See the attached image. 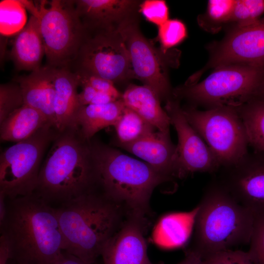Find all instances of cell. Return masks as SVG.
I'll return each mask as SVG.
<instances>
[{
  "instance_id": "cell-1",
  "label": "cell",
  "mask_w": 264,
  "mask_h": 264,
  "mask_svg": "<svg viewBox=\"0 0 264 264\" xmlns=\"http://www.w3.org/2000/svg\"><path fill=\"white\" fill-rule=\"evenodd\" d=\"M0 228L18 264H52L65 250L56 209L35 193L8 199Z\"/></svg>"
},
{
  "instance_id": "cell-2",
  "label": "cell",
  "mask_w": 264,
  "mask_h": 264,
  "mask_svg": "<svg viewBox=\"0 0 264 264\" xmlns=\"http://www.w3.org/2000/svg\"><path fill=\"white\" fill-rule=\"evenodd\" d=\"M90 140L85 139L77 128L59 132L40 169L34 193L48 204H63L94 191L96 175Z\"/></svg>"
},
{
  "instance_id": "cell-3",
  "label": "cell",
  "mask_w": 264,
  "mask_h": 264,
  "mask_svg": "<svg viewBox=\"0 0 264 264\" xmlns=\"http://www.w3.org/2000/svg\"><path fill=\"white\" fill-rule=\"evenodd\" d=\"M56 209L65 251L90 264H95L128 215L121 206L95 191Z\"/></svg>"
},
{
  "instance_id": "cell-4",
  "label": "cell",
  "mask_w": 264,
  "mask_h": 264,
  "mask_svg": "<svg viewBox=\"0 0 264 264\" xmlns=\"http://www.w3.org/2000/svg\"><path fill=\"white\" fill-rule=\"evenodd\" d=\"M96 175V187L128 214L147 217L155 188L170 178L151 166L100 142L90 140Z\"/></svg>"
},
{
  "instance_id": "cell-5",
  "label": "cell",
  "mask_w": 264,
  "mask_h": 264,
  "mask_svg": "<svg viewBox=\"0 0 264 264\" xmlns=\"http://www.w3.org/2000/svg\"><path fill=\"white\" fill-rule=\"evenodd\" d=\"M197 206L191 249L202 258L249 243L256 217L216 180L207 187Z\"/></svg>"
},
{
  "instance_id": "cell-6",
  "label": "cell",
  "mask_w": 264,
  "mask_h": 264,
  "mask_svg": "<svg viewBox=\"0 0 264 264\" xmlns=\"http://www.w3.org/2000/svg\"><path fill=\"white\" fill-rule=\"evenodd\" d=\"M199 83L180 86L174 97L194 107L238 108L253 98L264 80V68L244 64L221 66Z\"/></svg>"
},
{
  "instance_id": "cell-7",
  "label": "cell",
  "mask_w": 264,
  "mask_h": 264,
  "mask_svg": "<svg viewBox=\"0 0 264 264\" xmlns=\"http://www.w3.org/2000/svg\"><path fill=\"white\" fill-rule=\"evenodd\" d=\"M38 21L47 66L70 68L86 36L73 0L41 1L37 5L22 1Z\"/></svg>"
},
{
  "instance_id": "cell-8",
  "label": "cell",
  "mask_w": 264,
  "mask_h": 264,
  "mask_svg": "<svg viewBox=\"0 0 264 264\" xmlns=\"http://www.w3.org/2000/svg\"><path fill=\"white\" fill-rule=\"evenodd\" d=\"M182 109L187 120L211 150L220 168L236 164L248 154L246 132L236 108L200 110L189 105Z\"/></svg>"
},
{
  "instance_id": "cell-9",
  "label": "cell",
  "mask_w": 264,
  "mask_h": 264,
  "mask_svg": "<svg viewBox=\"0 0 264 264\" xmlns=\"http://www.w3.org/2000/svg\"><path fill=\"white\" fill-rule=\"evenodd\" d=\"M59 132L48 124L28 138L17 142L1 154L0 192L7 198L34 193L44 152Z\"/></svg>"
},
{
  "instance_id": "cell-10",
  "label": "cell",
  "mask_w": 264,
  "mask_h": 264,
  "mask_svg": "<svg viewBox=\"0 0 264 264\" xmlns=\"http://www.w3.org/2000/svg\"><path fill=\"white\" fill-rule=\"evenodd\" d=\"M71 67L115 84L134 78L130 57L118 30L87 32Z\"/></svg>"
},
{
  "instance_id": "cell-11",
  "label": "cell",
  "mask_w": 264,
  "mask_h": 264,
  "mask_svg": "<svg viewBox=\"0 0 264 264\" xmlns=\"http://www.w3.org/2000/svg\"><path fill=\"white\" fill-rule=\"evenodd\" d=\"M118 31L128 50L134 79L153 89L160 100L173 98L167 72V52L155 47L143 35L138 18L125 22Z\"/></svg>"
},
{
  "instance_id": "cell-12",
  "label": "cell",
  "mask_w": 264,
  "mask_h": 264,
  "mask_svg": "<svg viewBox=\"0 0 264 264\" xmlns=\"http://www.w3.org/2000/svg\"><path fill=\"white\" fill-rule=\"evenodd\" d=\"M173 97L166 101L165 110L177 134L175 163L178 178L195 172L214 173L220 166L213 153L187 120L179 104Z\"/></svg>"
},
{
  "instance_id": "cell-13",
  "label": "cell",
  "mask_w": 264,
  "mask_h": 264,
  "mask_svg": "<svg viewBox=\"0 0 264 264\" xmlns=\"http://www.w3.org/2000/svg\"><path fill=\"white\" fill-rule=\"evenodd\" d=\"M219 170L216 181L256 218L264 216V153H248L236 164Z\"/></svg>"
},
{
  "instance_id": "cell-14",
  "label": "cell",
  "mask_w": 264,
  "mask_h": 264,
  "mask_svg": "<svg viewBox=\"0 0 264 264\" xmlns=\"http://www.w3.org/2000/svg\"><path fill=\"white\" fill-rule=\"evenodd\" d=\"M234 64L264 68V17L248 25L235 26L213 48L207 65L192 78L197 82L207 69Z\"/></svg>"
},
{
  "instance_id": "cell-15",
  "label": "cell",
  "mask_w": 264,
  "mask_h": 264,
  "mask_svg": "<svg viewBox=\"0 0 264 264\" xmlns=\"http://www.w3.org/2000/svg\"><path fill=\"white\" fill-rule=\"evenodd\" d=\"M148 226V218L129 214L104 245L103 264H154L148 256L145 237Z\"/></svg>"
},
{
  "instance_id": "cell-16",
  "label": "cell",
  "mask_w": 264,
  "mask_h": 264,
  "mask_svg": "<svg viewBox=\"0 0 264 264\" xmlns=\"http://www.w3.org/2000/svg\"><path fill=\"white\" fill-rule=\"evenodd\" d=\"M75 9L87 32L118 30L137 17L141 1L135 0H75Z\"/></svg>"
},
{
  "instance_id": "cell-17",
  "label": "cell",
  "mask_w": 264,
  "mask_h": 264,
  "mask_svg": "<svg viewBox=\"0 0 264 264\" xmlns=\"http://www.w3.org/2000/svg\"><path fill=\"white\" fill-rule=\"evenodd\" d=\"M117 145L143 159L171 179L178 177L175 163L176 145L172 142L170 134L154 131L133 142Z\"/></svg>"
},
{
  "instance_id": "cell-18",
  "label": "cell",
  "mask_w": 264,
  "mask_h": 264,
  "mask_svg": "<svg viewBox=\"0 0 264 264\" xmlns=\"http://www.w3.org/2000/svg\"><path fill=\"white\" fill-rule=\"evenodd\" d=\"M15 81L22 90L24 104L40 111L55 128L53 68L41 66L28 75L17 77Z\"/></svg>"
},
{
  "instance_id": "cell-19",
  "label": "cell",
  "mask_w": 264,
  "mask_h": 264,
  "mask_svg": "<svg viewBox=\"0 0 264 264\" xmlns=\"http://www.w3.org/2000/svg\"><path fill=\"white\" fill-rule=\"evenodd\" d=\"M55 96V128L60 132L77 128L76 116L81 107L78 99V78L69 68H53Z\"/></svg>"
},
{
  "instance_id": "cell-20",
  "label": "cell",
  "mask_w": 264,
  "mask_h": 264,
  "mask_svg": "<svg viewBox=\"0 0 264 264\" xmlns=\"http://www.w3.org/2000/svg\"><path fill=\"white\" fill-rule=\"evenodd\" d=\"M125 107L137 113L158 131L170 134V117L157 93L146 85H130L122 94Z\"/></svg>"
},
{
  "instance_id": "cell-21",
  "label": "cell",
  "mask_w": 264,
  "mask_h": 264,
  "mask_svg": "<svg viewBox=\"0 0 264 264\" xmlns=\"http://www.w3.org/2000/svg\"><path fill=\"white\" fill-rule=\"evenodd\" d=\"M11 57L19 70H36L40 68L45 54L43 40L37 18L32 15L24 27L15 37Z\"/></svg>"
},
{
  "instance_id": "cell-22",
  "label": "cell",
  "mask_w": 264,
  "mask_h": 264,
  "mask_svg": "<svg viewBox=\"0 0 264 264\" xmlns=\"http://www.w3.org/2000/svg\"><path fill=\"white\" fill-rule=\"evenodd\" d=\"M198 209L197 206L190 211L170 213L162 216L153 230L154 242L163 248L184 245L194 227Z\"/></svg>"
},
{
  "instance_id": "cell-23",
  "label": "cell",
  "mask_w": 264,
  "mask_h": 264,
  "mask_svg": "<svg viewBox=\"0 0 264 264\" xmlns=\"http://www.w3.org/2000/svg\"><path fill=\"white\" fill-rule=\"evenodd\" d=\"M125 106L121 99L104 105L81 107L76 116V126L81 136L89 141L100 130L114 126Z\"/></svg>"
},
{
  "instance_id": "cell-24",
  "label": "cell",
  "mask_w": 264,
  "mask_h": 264,
  "mask_svg": "<svg viewBox=\"0 0 264 264\" xmlns=\"http://www.w3.org/2000/svg\"><path fill=\"white\" fill-rule=\"evenodd\" d=\"M0 124L1 140L19 142L50 123L40 111L24 104Z\"/></svg>"
},
{
  "instance_id": "cell-25",
  "label": "cell",
  "mask_w": 264,
  "mask_h": 264,
  "mask_svg": "<svg viewBox=\"0 0 264 264\" xmlns=\"http://www.w3.org/2000/svg\"><path fill=\"white\" fill-rule=\"evenodd\" d=\"M243 124L249 146L264 153V101L252 98L236 109Z\"/></svg>"
},
{
  "instance_id": "cell-26",
  "label": "cell",
  "mask_w": 264,
  "mask_h": 264,
  "mask_svg": "<svg viewBox=\"0 0 264 264\" xmlns=\"http://www.w3.org/2000/svg\"><path fill=\"white\" fill-rule=\"evenodd\" d=\"M113 126L117 137V144L133 142L156 130L137 113L126 107Z\"/></svg>"
},
{
  "instance_id": "cell-27",
  "label": "cell",
  "mask_w": 264,
  "mask_h": 264,
  "mask_svg": "<svg viewBox=\"0 0 264 264\" xmlns=\"http://www.w3.org/2000/svg\"><path fill=\"white\" fill-rule=\"evenodd\" d=\"M25 21L24 6L21 1H1L0 32L2 34L7 35L19 32L25 26Z\"/></svg>"
},
{
  "instance_id": "cell-28",
  "label": "cell",
  "mask_w": 264,
  "mask_h": 264,
  "mask_svg": "<svg viewBox=\"0 0 264 264\" xmlns=\"http://www.w3.org/2000/svg\"><path fill=\"white\" fill-rule=\"evenodd\" d=\"M264 14V0H236L230 22L236 26L252 24L261 19Z\"/></svg>"
},
{
  "instance_id": "cell-29",
  "label": "cell",
  "mask_w": 264,
  "mask_h": 264,
  "mask_svg": "<svg viewBox=\"0 0 264 264\" xmlns=\"http://www.w3.org/2000/svg\"><path fill=\"white\" fill-rule=\"evenodd\" d=\"M187 36V31L185 24L176 19H169L158 26L157 38L160 49L164 52L179 44Z\"/></svg>"
},
{
  "instance_id": "cell-30",
  "label": "cell",
  "mask_w": 264,
  "mask_h": 264,
  "mask_svg": "<svg viewBox=\"0 0 264 264\" xmlns=\"http://www.w3.org/2000/svg\"><path fill=\"white\" fill-rule=\"evenodd\" d=\"M23 105L22 90L17 83L0 85V123Z\"/></svg>"
},
{
  "instance_id": "cell-31",
  "label": "cell",
  "mask_w": 264,
  "mask_h": 264,
  "mask_svg": "<svg viewBox=\"0 0 264 264\" xmlns=\"http://www.w3.org/2000/svg\"><path fill=\"white\" fill-rule=\"evenodd\" d=\"M235 1L232 0H209L204 18L202 21H199V22L207 20L208 26L210 23L211 25H220L230 22ZM205 23L206 22L201 24Z\"/></svg>"
},
{
  "instance_id": "cell-32",
  "label": "cell",
  "mask_w": 264,
  "mask_h": 264,
  "mask_svg": "<svg viewBox=\"0 0 264 264\" xmlns=\"http://www.w3.org/2000/svg\"><path fill=\"white\" fill-rule=\"evenodd\" d=\"M139 11L149 22L161 25L169 20V8L164 0H145L139 6Z\"/></svg>"
},
{
  "instance_id": "cell-33",
  "label": "cell",
  "mask_w": 264,
  "mask_h": 264,
  "mask_svg": "<svg viewBox=\"0 0 264 264\" xmlns=\"http://www.w3.org/2000/svg\"><path fill=\"white\" fill-rule=\"evenodd\" d=\"M247 251L253 264H264V216L256 218Z\"/></svg>"
},
{
  "instance_id": "cell-34",
  "label": "cell",
  "mask_w": 264,
  "mask_h": 264,
  "mask_svg": "<svg viewBox=\"0 0 264 264\" xmlns=\"http://www.w3.org/2000/svg\"><path fill=\"white\" fill-rule=\"evenodd\" d=\"M204 264H253L247 252L228 249L202 257Z\"/></svg>"
},
{
  "instance_id": "cell-35",
  "label": "cell",
  "mask_w": 264,
  "mask_h": 264,
  "mask_svg": "<svg viewBox=\"0 0 264 264\" xmlns=\"http://www.w3.org/2000/svg\"><path fill=\"white\" fill-rule=\"evenodd\" d=\"M77 75L79 86L88 85L97 91L109 94L117 100L121 99L122 94L110 81L79 69H71Z\"/></svg>"
},
{
  "instance_id": "cell-36",
  "label": "cell",
  "mask_w": 264,
  "mask_h": 264,
  "mask_svg": "<svg viewBox=\"0 0 264 264\" xmlns=\"http://www.w3.org/2000/svg\"><path fill=\"white\" fill-rule=\"evenodd\" d=\"M79 86L82 88V91L78 93V102L81 107L90 104L97 91L91 86L87 84H82Z\"/></svg>"
},
{
  "instance_id": "cell-37",
  "label": "cell",
  "mask_w": 264,
  "mask_h": 264,
  "mask_svg": "<svg viewBox=\"0 0 264 264\" xmlns=\"http://www.w3.org/2000/svg\"><path fill=\"white\" fill-rule=\"evenodd\" d=\"M52 264H90L64 251Z\"/></svg>"
},
{
  "instance_id": "cell-38",
  "label": "cell",
  "mask_w": 264,
  "mask_h": 264,
  "mask_svg": "<svg viewBox=\"0 0 264 264\" xmlns=\"http://www.w3.org/2000/svg\"><path fill=\"white\" fill-rule=\"evenodd\" d=\"M177 264H204L201 256L190 249L186 252L185 258Z\"/></svg>"
},
{
  "instance_id": "cell-39",
  "label": "cell",
  "mask_w": 264,
  "mask_h": 264,
  "mask_svg": "<svg viewBox=\"0 0 264 264\" xmlns=\"http://www.w3.org/2000/svg\"><path fill=\"white\" fill-rule=\"evenodd\" d=\"M10 259V252L8 244L4 238H0V264H7Z\"/></svg>"
},
{
  "instance_id": "cell-40",
  "label": "cell",
  "mask_w": 264,
  "mask_h": 264,
  "mask_svg": "<svg viewBox=\"0 0 264 264\" xmlns=\"http://www.w3.org/2000/svg\"><path fill=\"white\" fill-rule=\"evenodd\" d=\"M6 198L5 195L0 192V224L3 222L7 212Z\"/></svg>"
},
{
  "instance_id": "cell-41",
  "label": "cell",
  "mask_w": 264,
  "mask_h": 264,
  "mask_svg": "<svg viewBox=\"0 0 264 264\" xmlns=\"http://www.w3.org/2000/svg\"><path fill=\"white\" fill-rule=\"evenodd\" d=\"M253 98H257L264 101V80Z\"/></svg>"
}]
</instances>
